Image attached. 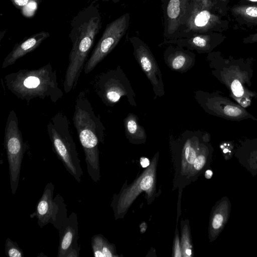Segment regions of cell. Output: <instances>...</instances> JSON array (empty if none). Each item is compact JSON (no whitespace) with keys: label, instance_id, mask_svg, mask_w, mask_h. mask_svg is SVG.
I'll return each mask as SVG.
<instances>
[{"label":"cell","instance_id":"3957f363","mask_svg":"<svg viewBox=\"0 0 257 257\" xmlns=\"http://www.w3.org/2000/svg\"><path fill=\"white\" fill-rule=\"evenodd\" d=\"M8 89L28 104L34 98H48L53 103L63 96L59 88L56 70L50 63L35 69H24L4 77Z\"/></svg>","mask_w":257,"mask_h":257},{"label":"cell","instance_id":"9c48e42d","mask_svg":"<svg viewBox=\"0 0 257 257\" xmlns=\"http://www.w3.org/2000/svg\"><path fill=\"white\" fill-rule=\"evenodd\" d=\"M54 190V185L52 182L47 184L33 214L35 215L41 228L51 223L59 230L68 218L67 209L60 195L58 194L53 197Z\"/></svg>","mask_w":257,"mask_h":257},{"label":"cell","instance_id":"44dd1931","mask_svg":"<svg viewBox=\"0 0 257 257\" xmlns=\"http://www.w3.org/2000/svg\"><path fill=\"white\" fill-rule=\"evenodd\" d=\"M183 46L199 51H207L210 49V38L209 36L198 35L188 40Z\"/></svg>","mask_w":257,"mask_h":257},{"label":"cell","instance_id":"9a60e30c","mask_svg":"<svg viewBox=\"0 0 257 257\" xmlns=\"http://www.w3.org/2000/svg\"><path fill=\"white\" fill-rule=\"evenodd\" d=\"M58 231L59 242L57 257H65L70 248L78 244V223L76 213L71 212Z\"/></svg>","mask_w":257,"mask_h":257},{"label":"cell","instance_id":"7c38bea8","mask_svg":"<svg viewBox=\"0 0 257 257\" xmlns=\"http://www.w3.org/2000/svg\"><path fill=\"white\" fill-rule=\"evenodd\" d=\"M134 48V55L143 71L150 80L157 97L165 94L162 73L149 47L143 41L135 37L130 39Z\"/></svg>","mask_w":257,"mask_h":257},{"label":"cell","instance_id":"ba28073f","mask_svg":"<svg viewBox=\"0 0 257 257\" xmlns=\"http://www.w3.org/2000/svg\"><path fill=\"white\" fill-rule=\"evenodd\" d=\"M130 19L129 14L125 13L106 26L84 65L85 74L91 72L116 47L127 30Z\"/></svg>","mask_w":257,"mask_h":257},{"label":"cell","instance_id":"8fae6325","mask_svg":"<svg viewBox=\"0 0 257 257\" xmlns=\"http://www.w3.org/2000/svg\"><path fill=\"white\" fill-rule=\"evenodd\" d=\"M195 98L201 107L210 114L236 120L249 117L253 118L243 107L216 94L198 90L195 92Z\"/></svg>","mask_w":257,"mask_h":257},{"label":"cell","instance_id":"e0dca14e","mask_svg":"<svg viewBox=\"0 0 257 257\" xmlns=\"http://www.w3.org/2000/svg\"><path fill=\"white\" fill-rule=\"evenodd\" d=\"M124 126L126 138L133 144L145 143L147 140L146 131L139 122L138 117L130 113L124 119Z\"/></svg>","mask_w":257,"mask_h":257},{"label":"cell","instance_id":"5b68a950","mask_svg":"<svg viewBox=\"0 0 257 257\" xmlns=\"http://www.w3.org/2000/svg\"><path fill=\"white\" fill-rule=\"evenodd\" d=\"M92 84L96 94L107 106H113L123 97H126L130 105L137 106L135 93L119 66L98 74Z\"/></svg>","mask_w":257,"mask_h":257},{"label":"cell","instance_id":"d6a6232c","mask_svg":"<svg viewBox=\"0 0 257 257\" xmlns=\"http://www.w3.org/2000/svg\"><path fill=\"white\" fill-rule=\"evenodd\" d=\"M251 2L257 3V0H246Z\"/></svg>","mask_w":257,"mask_h":257},{"label":"cell","instance_id":"4316f807","mask_svg":"<svg viewBox=\"0 0 257 257\" xmlns=\"http://www.w3.org/2000/svg\"><path fill=\"white\" fill-rule=\"evenodd\" d=\"M173 253V256L174 257L182 256L181 243L180 242L179 237L177 233L176 234L174 238Z\"/></svg>","mask_w":257,"mask_h":257},{"label":"cell","instance_id":"603a6c76","mask_svg":"<svg viewBox=\"0 0 257 257\" xmlns=\"http://www.w3.org/2000/svg\"><path fill=\"white\" fill-rule=\"evenodd\" d=\"M232 13L247 21L257 23V6H237L232 9Z\"/></svg>","mask_w":257,"mask_h":257},{"label":"cell","instance_id":"5bb4252c","mask_svg":"<svg viewBox=\"0 0 257 257\" xmlns=\"http://www.w3.org/2000/svg\"><path fill=\"white\" fill-rule=\"evenodd\" d=\"M49 37V32L41 31L27 37L16 44L4 59L2 68H6L14 64L19 59L36 49Z\"/></svg>","mask_w":257,"mask_h":257},{"label":"cell","instance_id":"4dcf8cb0","mask_svg":"<svg viewBox=\"0 0 257 257\" xmlns=\"http://www.w3.org/2000/svg\"><path fill=\"white\" fill-rule=\"evenodd\" d=\"M213 175V172L210 170H207L205 173V177L206 178L209 179H210Z\"/></svg>","mask_w":257,"mask_h":257},{"label":"cell","instance_id":"ac0fdd59","mask_svg":"<svg viewBox=\"0 0 257 257\" xmlns=\"http://www.w3.org/2000/svg\"><path fill=\"white\" fill-rule=\"evenodd\" d=\"M186 2L187 0H170L167 8L169 29L175 30L179 26L187 8Z\"/></svg>","mask_w":257,"mask_h":257},{"label":"cell","instance_id":"2e32d148","mask_svg":"<svg viewBox=\"0 0 257 257\" xmlns=\"http://www.w3.org/2000/svg\"><path fill=\"white\" fill-rule=\"evenodd\" d=\"M164 58L169 68L181 73L189 71L195 63V56L193 53L179 49H169L165 52Z\"/></svg>","mask_w":257,"mask_h":257},{"label":"cell","instance_id":"f1b7e54d","mask_svg":"<svg viewBox=\"0 0 257 257\" xmlns=\"http://www.w3.org/2000/svg\"><path fill=\"white\" fill-rule=\"evenodd\" d=\"M140 164L143 168H146L150 165V161L148 158L143 157L140 159Z\"/></svg>","mask_w":257,"mask_h":257},{"label":"cell","instance_id":"30bf717a","mask_svg":"<svg viewBox=\"0 0 257 257\" xmlns=\"http://www.w3.org/2000/svg\"><path fill=\"white\" fill-rule=\"evenodd\" d=\"M158 156L159 152H157L154 156L151 165L147 167L131 185L122 190L118 195L113 197L111 206L115 219L123 217L133 202L141 193L143 191L148 192L154 188Z\"/></svg>","mask_w":257,"mask_h":257},{"label":"cell","instance_id":"83f0119b","mask_svg":"<svg viewBox=\"0 0 257 257\" xmlns=\"http://www.w3.org/2000/svg\"><path fill=\"white\" fill-rule=\"evenodd\" d=\"M80 247L79 244L72 246L66 253L65 257H79Z\"/></svg>","mask_w":257,"mask_h":257},{"label":"cell","instance_id":"ffe728a7","mask_svg":"<svg viewBox=\"0 0 257 257\" xmlns=\"http://www.w3.org/2000/svg\"><path fill=\"white\" fill-rule=\"evenodd\" d=\"M208 139L203 143L200 152L195 160L189 179V181L190 182L193 180V178L196 177L200 173L207 163L209 154V146L208 144Z\"/></svg>","mask_w":257,"mask_h":257},{"label":"cell","instance_id":"cb8c5ba5","mask_svg":"<svg viewBox=\"0 0 257 257\" xmlns=\"http://www.w3.org/2000/svg\"><path fill=\"white\" fill-rule=\"evenodd\" d=\"M5 253L9 257H23L22 249L17 243L10 238H7L5 242Z\"/></svg>","mask_w":257,"mask_h":257},{"label":"cell","instance_id":"d4e9b609","mask_svg":"<svg viewBox=\"0 0 257 257\" xmlns=\"http://www.w3.org/2000/svg\"><path fill=\"white\" fill-rule=\"evenodd\" d=\"M16 8L26 14V10L29 7L34 6L37 8L41 3V0H10Z\"/></svg>","mask_w":257,"mask_h":257},{"label":"cell","instance_id":"836d02e7","mask_svg":"<svg viewBox=\"0 0 257 257\" xmlns=\"http://www.w3.org/2000/svg\"><path fill=\"white\" fill-rule=\"evenodd\" d=\"M222 1H226V0H222Z\"/></svg>","mask_w":257,"mask_h":257},{"label":"cell","instance_id":"1f68e13d","mask_svg":"<svg viewBox=\"0 0 257 257\" xmlns=\"http://www.w3.org/2000/svg\"><path fill=\"white\" fill-rule=\"evenodd\" d=\"M106 1V2H108V1H111L114 3H116L118 2H119L120 0H93V1L92 2L93 3H95L98 1Z\"/></svg>","mask_w":257,"mask_h":257},{"label":"cell","instance_id":"277c9868","mask_svg":"<svg viewBox=\"0 0 257 257\" xmlns=\"http://www.w3.org/2000/svg\"><path fill=\"white\" fill-rule=\"evenodd\" d=\"M47 129L54 152L68 173L80 183L83 172L69 119L59 112L51 118Z\"/></svg>","mask_w":257,"mask_h":257},{"label":"cell","instance_id":"484cf974","mask_svg":"<svg viewBox=\"0 0 257 257\" xmlns=\"http://www.w3.org/2000/svg\"><path fill=\"white\" fill-rule=\"evenodd\" d=\"M224 215L222 212L215 213L211 220V229L214 231L220 229L224 222Z\"/></svg>","mask_w":257,"mask_h":257},{"label":"cell","instance_id":"7a4b0ae2","mask_svg":"<svg viewBox=\"0 0 257 257\" xmlns=\"http://www.w3.org/2000/svg\"><path fill=\"white\" fill-rule=\"evenodd\" d=\"M72 119L84 153L88 174L97 183L100 178L98 147L103 142L105 129L84 91L76 98Z\"/></svg>","mask_w":257,"mask_h":257},{"label":"cell","instance_id":"52a82bcc","mask_svg":"<svg viewBox=\"0 0 257 257\" xmlns=\"http://www.w3.org/2000/svg\"><path fill=\"white\" fill-rule=\"evenodd\" d=\"M208 139V135L200 131L186 130L170 142L175 161L178 160L179 163L177 169L182 182L183 177L186 178V183L189 181L195 160L203 143Z\"/></svg>","mask_w":257,"mask_h":257},{"label":"cell","instance_id":"4fadbf2b","mask_svg":"<svg viewBox=\"0 0 257 257\" xmlns=\"http://www.w3.org/2000/svg\"><path fill=\"white\" fill-rule=\"evenodd\" d=\"M187 20L188 27L194 31H204L216 24L218 18L208 8V0H195Z\"/></svg>","mask_w":257,"mask_h":257},{"label":"cell","instance_id":"8992f818","mask_svg":"<svg viewBox=\"0 0 257 257\" xmlns=\"http://www.w3.org/2000/svg\"><path fill=\"white\" fill-rule=\"evenodd\" d=\"M12 194L17 191L20 178L22 162L26 150L25 144L19 126L16 112L11 110L8 116L4 136Z\"/></svg>","mask_w":257,"mask_h":257},{"label":"cell","instance_id":"7402d4cb","mask_svg":"<svg viewBox=\"0 0 257 257\" xmlns=\"http://www.w3.org/2000/svg\"><path fill=\"white\" fill-rule=\"evenodd\" d=\"M186 221H183V224L181 222V246L182 256L190 257L193 255V250L188 224Z\"/></svg>","mask_w":257,"mask_h":257},{"label":"cell","instance_id":"6da1fadb","mask_svg":"<svg viewBox=\"0 0 257 257\" xmlns=\"http://www.w3.org/2000/svg\"><path fill=\"white\" fill-rule=\"evenodd\" d=\"M94 4L92 2L80 11L71 22L68 37L72 48L63 82L66 93L76 87L88 54L102 27L101 14L98 6Z\"/></svg>","mask_w":257,"mask_h":257},{"label":"cell","instance_id":"d6986e66","mask_svg":"<svg viewBox=\"0 0 257 257\" xmlns=\"http://www.w3.org/2000/svg\"><path fill=\"white\" fill-rule=\"evenodd\" d=\"M91 247L95 257H114L117 255L113 244L110 243L101 234L91 237Z\"/></svg>","mask_w":257,"mask_h":257},{"label":"cell","instance_id":"f546056e","mask_svg":"<svg viewBox=\"0 0 257 257\" xmlns=\"http://www.w3.org/2000/svg\"><path fill=\"white\" fill-rule=\"evenodd\" d=\"M245 42L246 43L257 42V32L245 39Z\"/></svg>","mask_w":257,"mask_h":257}]
</instances>
